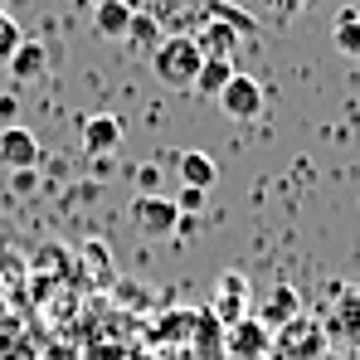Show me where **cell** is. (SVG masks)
Returning a JSON list of instances; mask_svg holds the SVG:
<instances>
[{
    "label": "cell",
    "mask_w": 360,
    "mask_h": 360,
    "mask_svg": "<svg viewBox=\"0 0 360 360\" xmlns=\"http://www.w3.org/2000/svg\"><path fill=\"white\" fill-rule=\"evenodd\" d=\"M263 346H268V331H263L258 321H239V331H234V356L253 360V356H263Z\"/></svg>",
    "instance_id": "obj_15"
},
{
    "label": "cell",
    "mask_w": 360,
    "mask_h": 360,
    "mask_svg": "<svg viewBox=\"0 0 360 360\" xmlns=\"http://www.w3.org/2000/svg\"><path fill=\"white\" fill-rule=\"evenodd\" d=\"M234 73H239V68H234L229 59H205V63H200V73H195V88H190V93H195V98L219 103V93L229 88V78H234Z\"/></svg>",
    "instance_id": "obj_9"
},
{
    "label": "cell",
    "mask_w": 360,
    "mask_h": 360,
    "mask_svg": "<svg viewBox=\"0 0 360 360\" xmlns=\"http://www.w3.org/2000/svg\"><path fill=\"white\" fill-rule=\"evenodd\" d=\"M127 219L146 239H161V234L180 229V210H176V200H166V195H136L131 210H127Z\"/></svg>",
    "instance_id": "obj_2"
},
{
    "label": "cell",
    "mask_w": 360,
    "mask_h": 360,
    "mask_svg": "<svg viewBox=\"0 0 360 360\" xmlns=\"http://www.w3.org/2000/svg\"><path fill=\"white\" fill-rule=\"evenodd\" d=\"M195 44H200V54H205V59H229V63H234L239 30H229V25H219V20H205V30L195 34Z\"/></svg>",
    "instance_id": "obj_10"
},
{
    "label": "cell",
    "mask_w": 360,
    "mask_h": 360,
    "mask_svg": "<svg viewBox=\"0 0 360 360\" xmlns=\"http://www.w3.org/2000/svg\"><path fill=\"white\" fill-rule=\"evenodd\" d=\"M122 39H127V49H131V54H146V59H151V54L161 49V39H166V34H161V20H156V15H131V25H127V34H122Z\"/></svg>",
    "instance_id": "obj_12"
},
{
    "label": "cell",
    "mask_w": 360,
    "mask_h": 360,
    "mask_svg": "<svg viewBox=\"0 0 360 360\" xmlns=\"http://www.w3.org/2000/svg\"><path fill=\"white\" fill-rule=\"evenodd\" d=\"M268 316L288 326V321L297 316V292H292V288H278V292H273V302H268Z\"/></svg>",
    "instance_id": "obj_16"
},
{
    "label": "cell",
    "mask_w": 360,
    "mask_h": 360,
    "mask_svg": "<svg viewBox=\"0 0 360 360\" xmlns=\"http://www.w3.org/2000/svg\"><path fill=\"white\" fill-rule=\"evenodd\" d=\"M200 63H205V54H200L195 34H166L161 49L151 54V68H156V78H161L166 88H195Z\"/></svg>",
    "instance_id": "obj_1"
},
{
    "label": "cell",
    "mask_w": 360,
    "mask_h": 360,
    "mask_svg": "<svg viewBox=\"0 0 360 360\" xmlns=\"http://www.w3.org/2000/svg\"><path fill=\"white\" fill-rule=\"evenodd\" d=\"M200 205H205V190H190V185H185V190H180V200H176V210L185 214V210H200Z\"/></svg>",
    "instance_id": "obj_19"
},
{
    "label": "cell",
    "mask_w": 360,
    "mask_h": 360,
    "mask_svg": "<svg viewBox=\"0 0 360 360\" xmlns=\"http://www.w3.org/2000/svg\"><path fill=\"white\" fill-rule=\"evenodd\" d=\"M136 195H161V166L156 161L136 166Z\"/></svg>",
    "instance_id": "obj_18"
},
{
    "label": "cell",
    "mask_w": 360,
    "mask_h": 360,
    "mask_svg": "<svg viewBox=\"0 0 360 360\" xmlns=\"http://www.w3.org/2000/svg\"><path fill=\"white\" fill-rule=\"evenodd\" d=\"M39 161H44V151H39L34 131H25V127H0V166H5V171H34Z\"/></svg>",
    "instance_id": "obj_4"
},
{
    "label": "cell",
    "mask_w": 360,
    "mask_h": 360,
    "mask_svg": "<svg viewBox=\"0 0 360 360\" xmlns=\"http://www.w3.org/2000/svg\"><path fill=\"white\" fill-rule=\"evenodd\" d=\"M5 73H10L15 83H39V78L49 73V49H44L39 39H25V44L5 59Z\"/></svg>",
    "instance_id": "obj_7"
},
{
    "label": "cell",
    "mask_w": 360,
    "mask_h": 360,
    "mask_svg": "<svg viewBox=\"0 0 360 360\" xmlns=\"http://www.w3.org/2000/svg\"><path fill=\"white\" fill-rule=\"evenodd\" d=\"M278 351L288 360H316L326 346H321V331H316V321H302V316H292L283 331H278Z\"/></svg>",
    "instance_id": "obj_5"
},
{
    "label": "cell",
    "mask_w": 360,
    "mask_h": 360,
    "mask_svg": "<svg viewBox=\"0 0 360 360\" xmlns=\"http://www.w3.org/2000/svg\"><path fill=\"white\" fill-rule=\"evenodd\" d=\"M219 108H224V117H234V122H253L263 112V83L253 73H234L229 88L219 93Z\"/></svg>",
    "instance_id": "obj_3"
},
{
    "label": "cell",
    "mask_w": 360,
    "mask_h": 360,
    "mask_svg": "<svg viewBox=\"0 0 360 360\" xmlns=\"http://www.w3.org/2000/svg\"><path fill=\"white\" fill-rule=\"evenodd\" d=\"M0 15H5V0H0Z\"/></svg>",
    "instance_id": "obj_21"
},
{
    "label": "cell",
    "mask_w": 360,
    "mask_h": 360,
    "mask_svg": "<svg viewBox=\"0 0 360 360\" xmlns=\"http://www.w3.org/2000/svg\"><path fill=\"white\" fill-rule=\"evenodd\" d=\"M131 5L127 0H103V5H93V30H98V39H122L127 34V25H131Z\"/></svg>",
    "instance_id": "obj_11"
},
{
    "label": "cell",
    "mask_w": 360,
    "mask_h": 360,
    "mask_svg": "<svg viewBox=\"0 0 360 360\" xmlns=\"http://www.w3.org/2000/svg\"><path fill=\"white\" fill-rule=\"evenodd\" d=\"M83 151L88 156H112V151H122V122L112 112L83 117Z\"/></svg>",
    "instance_id": "obj_6"
},
{
    "label": "cell",
    "mask_w": 360,
    "mask_h": 360,
    "mask_svg": "<svg viewBox=\"0 0 360 360\" xmlns=\"http://www.w3.org/2000/svg\"><path fill=\"white\" fill-rule=\"evenodd\" d=\"M205 20H219V25L239 30V34H253L258 30V20L248 10H239V5H229V0H205Z\"/></svg>",
    "instance_id": "obj_14"
},
{
    "label": "cell",
    "mask_w": 360,
    "mask_h": 360,
    "mask_svg": "<svg viewBox=\"0 0 360 360\" xmlns=\"http://www.w3.org/2000/svg\"><path fill=\"white\" fill-rule=\"evenodd\" d=\"M10 117H15V98H0V122L10 127Z\"/></svg>",
    "instance_id": "obj_20"
},
{
    "label": "cell",
    "mask_w": 360,
    "mask_h": 360,
    "mask_svg": "<svg viewBox=\"0 0 360 360\" xmlns=\"http://www.w3.org/2000/svg\"><path fill=\"white\" fill-rule=\"evenodd\" d=\"M176 171H180V185L205 190V195H210V185L219 180V166H214L205 151H180V156H176Z\"/></svg>",
    "instance_id": "obj_8"
},
{
    "label": "cell",
    "mask_w": 360,
    "mask_h": 360,
    "mask_svg": "<svg viewBox=\"0 0 360 360\" xmlns=\"http://www.w3.org/2000/svg\"><path fill=\"white\" fill-rule=\"evenodd\" d=\"M93 5H103V0H93Z\"/></svg>",
    "instance_id": "obj_22"
},
{
    "label": "cell",
    "mask_w": 360,
    "mask_h": 360,
    "mask_svg": "<svg viewBox=\"0 0 360 360\" xmlns=\"http://www.w3.org/2000/svg\"><path fill=\"white\" fill-rule=\"evenodd\" d=\"M331 44L346 54V59H360V10H341L336 15V25H331Z\"/></svg>",
    "instance_id": "obj_13"
},
{
    "label": "cell",
    "mask_w": 360,
    "mask_h": 360,
    "mask_svg": "<svg viewBox=\"0 0 360 360\" xmlns=\"http://www.w3.org/2000/svg\"><path fill=\"white\" fill-rule=\"evenodd\" d=\"M20 44H25V30H20V25H15L10 15H0V63L10 59V54H15Z\"/></svg>",
    "instance_id": "obj_17"
}]
</instances>
